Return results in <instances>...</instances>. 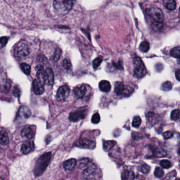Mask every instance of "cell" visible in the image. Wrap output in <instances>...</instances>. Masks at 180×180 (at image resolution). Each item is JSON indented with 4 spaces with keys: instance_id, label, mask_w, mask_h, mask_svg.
<instances>
[{
    "instance_id": "cell-39",
    "label": "cell",
    "mask_w": 180,
    "mask_h": 180,
    "mask_svg": "<svg viewBox=\"0 0 180 180\" xmlns=\"http://www.w3.org/2000/svg\"><path fill=\"white\" fill-rule=\"evenodd\" d=\"M163 136L164 137L165 139H170L173 137V134L170 131H166V132H165L164 133H163Z\"/></svg>"
},
{
    "instance_id": "cell-36",
    "label": "cell",
    "mask_w": 180,
    "mask_h": 180,
    "mask_svg": "<svg viewBox=\"0 0 180 180\" xmlns=\"http://www.w3.org/2000/svg\"><path fill=\"white\" fill-rule=\"evenodd\" d=\"M13 94L16 97H19L21 95V89L18 86H16L14 87L13 91Z\"/></svg>"
},
{
    "instance_id": "cell-29",
    "label": "cell",
    "mask_w": 180,
    "mask_h": 180,
    "mask_svg": "<svg viewBox=\"0 0 180 180\" xmlns=\"http://www.w3.org/2000/svg\"><path fill=\"white\" fill-rule=\"evenodd\" d=\"M171 118L172 120L177 121L180 118V111L179 109H175L172 111L171 114Z\"/></svg>"
},
{
    "instance_id": "cell-34",
    "label": "cell",
    "mask_w": 180,
    "mask_h": 180,
    "mask_svg": "<svg viewBox=\"0 0 180 180\" xmlns=\"http://www.w3.org/2000/svg\"><path fill=\"white\" fill-rule=\"evenodd\" d=\"M101 120V116L98 113H96L93 115L92 118V122L93 124H97L99 123Z\"/></svg>"
},
{
    "instance_id": "cell-5",
    "label": "cell",
    "mask_w": 180,
    "mask_h": 180,
    "mask_svg": "<svg viewBox=\"0 0 180 180\" xmlns=\"http://www.w3.org/2000/svg\"><path fill=\"white\" fill-rule=\"evenodd\" d=\"M146 13L151 19L156 22H162L164 21V15L162 10L157 7L146 10Z\"/></svg>"
},
{
    "instance_id": "cell-42",
    "label": "cell",
    "mask_w": 180,
    "mask_h": 180,
    "mask_svg": "<svg viewBox=\"0 0 180 180\" xmlns=\"http://www.w3.org/2000/svg\"><path fill=\"white\" fill-rule=\"evenodd\" d=\"M175 77H176V78L177 79V80L179 82L180 81V69H178L176 70L175 71Z\"/></svg>"
},
{
    "instance_id": "cell-32",
    "label": "cell",
    "mask_w": 180,
    "mask_h": 180,
    "mask_svg": "<svg viewBox=\"0 0 180 180\" xmlns=\"http://www.w3.org/2000/svg\"><path fill=\"white\" fill-rule=\"evenodd\" d=\"M62 54V51L59 48H57V49L55 51L54 54V57L53 59L54 61H57L59 60V59L61 57V55Z\"/></svg>"
},
{
    "instance_id": "cell-41",
    "label": "cell",
    "mask_w": 180,
    "mask_h": 180,
    "mask_svg": "<svg viewBox=\"0 0 180 180\" xmlns=\"http://www.w3.org/2000/svg\"><path fill=\"white\" fill-rule=\"evenodd\" d=\"M11 88V84L9 82H6L3 86V90L4 92H7Z\"/></svg>"
},
{
    "instance_id": "cell-33",
    "label": "cell",
    "mask_w": 180,
    "mask_h": 180,
    "mask_svg": "<svg viewBox=\"0 0 180 180\" xmlns=\"http://www.w3.org/2000/svg\"><path fill=\"white\" fill-rule=\"evenodd\" d=\"M160 165L164 168H169L171 166V162L167 160H163L160 162Z\"/></svg>"
},
{
    "instance_id": "cell-30",
    "label": "cell",
    "mask_w": 180,
    "mask_h": 180,
    "mask_svg": "<svg viewBox=\"0 0 180 180\" xmlns=\"http://www.w3.org/2000/svg\"><path fill=\"white\" fill-rule=\"evenodd\" d=\"M103 61V59L100 57L96 58L94 59L92 62V66L94 69H97L99 66L101 65V62Z\"/></svg>"
},
{
    "instance_id": "cell-15",
    "label": "cell",
    "mask_w": 180,
    "mask_h": 180,
    "mask_svg": "<svg viewBox=\"0 0 180 180\" xmlns=\"http://www.w3.org/2000/svg\"><path fill=\"white\" fill-rule=\"evenodd\" d=\"M35 144L33 141H27L22 144L21 147V152L23 154H28L29 153L31 152L34 149Z\"/></svg>"
},
{
    "instance_id": "cell-31",
    "label": "cell",
    "mask_w": 180,
    "mask_h": 180,
    "mask_svg": "<svg viewBox=\"0 0 180 180\" xmlns=\"http://www.w3.org/2000/svg\"><path fill=\"white\" fill-rule=\"evenodd\" d=\"M154 175L158 178H161L164 175V171L161 168L157 167L154 171Z\"/></svg>"
},
{
    "instance_id": "cell-27",
    "label": "cell",
    "mask_w": 180,
    "mask_h": 180,
    "mask_svg": "<svg viewBox=\"0 0 180 180\" xmlns=\"http://www.w3.org/2000/svg\"><path fill=\"white\" fill-rule=\"evenodd\" d=\"M172 88V84L170 82H165L162 84L161 86V89L165 92H168L171 90Z\"/></svg>"
},
{
    "instance_id": "cell-24",
    "label": "cell",
    "mask_w": 180,
    "mask_h": 180,
    "mask_svg": "<svg viewBox=\"0 0 180 180\" xmlns=\"http://www.w3.org/2000/svg\"><path fill=\"white\" fill-rule=\"evenodd\" d=\"M170 55L172 57H174L175 58L180 59V47L177 46L176 47L173 48L170 51Z\"/></svg>"
},
{
    "instance_id": "cell-6",
    "label": "cell",
    "mask_w": 180,
    "mask_h": 180,
    "mask_svg": "<svg viewBox=\"0 0 180 180\" xmlns=\"http://www.w3.org/2000/svg\"><path fill=\"white\" fill-rule=\"evenodd\" d=\"M30 53V49L28 45L25 42H21L16 46L14 50V54L18 58L26 57Z\"/></svg>"
},
{
    "instance_id": "cell-35",
    "label": "cell",
    "mask_w": 180,
    "mask_h": 180,
    "mask_svg": "<svg viewBox=\"0 0 180 180\" xmlns=\"http://www.w3.org/2000/svg\"><path fill=\"white\" fill-rule=\"evenodd\" d=\"M62 67L65 69L70 70L71 68V64L69 61L67 59H65L62 62Z\"/></svg>"
},
{
    "instance_id": "cell-22",
    "label": "cell",
    "mask_w": 180,
    "mask_h": 180,
    "mask_svg": "<svg viewBox=\"0 0 180 180\" xmlns=\"http://www.w3.org/2000/svg\"><path fill=\"white\" fill-rule=\"evenodd\" d=\"M134 173L133 171L125 170L123 172L122 175V180H134Z\"/></svg>"
},
{
    "instance_id": "cell-4",
    "label": "cell",
    "mask_w": 180,
    "mask_h": 180,
    "mask_svg": "<svg viewBox=\"0 0 180 180\" xmlns=\"http://www.w3.org/2000/svg\"><path fill=\"white\" fill-rule=\"evenodd\" d=\"M115 92L118 96L128 97L133 92V89L130 86L124 84L123 82H117L115 85Z\"/></svg>"
},
{
    "instance_id": "cell-38",
    "label": "cell",
    "mask_w": 180,
    "mask_h": 180,
    "mask_svg": "<svg viewBox=\"0 0 180 180\" xmlns=\"http://www.w3.org/2000/svg\"><path fill=\"white\" fill-rule=\"evenodd\" d=\"M9 38L6 37H2L0 38V47L3 48L6 46L7 43Z\"/></svg>"
},
{
    "instance_id": "cell-40",
    "label": "cell",
    "mask_w": 180,
    "mask_h": 180,
    "mask_svg": "<svg viewBox=\"0 0 180 180\" xmlns=\"http://www.w3.org/2000/svg\"><path fill=\"white\" fill-rule=\"evenodd\" d=\"M162 25H163L162 22H154V23L152 24V26H153V28L154 29H160L162 27Z\"/></svg>"
},
{
    "instance_id": "cell-18",
    "label": "cell",
    "mask_w": 180,
    "mask_h": 180,
    "mask_svg": "<svg viewBox=\"0 0 180 180\" xmlns=\"http://www.w3.org/2000/svg\"><path fill=\"white\" fill-rule=\"evenodd\" d=\"M99 88L101 92H107L111 89V85L110 82L107 80H101L99 83Z\"/></svg>"
},
{
    "instance_id": "cell-8",
    "label": "cell",
    "mask_w": 180,
    "mask_h": 180,
    "mask_svg": "<svg viewBox=\"0 0 180 180\" xmlns=\"http://www.w3.org/2000/svg\"><path fill=\"white\" fill-rule=\"evenodd\" d=\"M70 94V89L67 85L62 86L60 87L57 91V100L58 101H64L68 97Z\"/></svg>"
},
{
    "instance_id": "cell-19",
    "label": "cell",
    "mask_w": 180,
    "mask_h": 180,
    "mask_svg": "<svg viewBox=\"0 0 180 180\" xmlns=\"http://www.w3.org/2000/svg\"><path fill=\"white\" fill-rule=\"evenodd\" d=\"M163 5L165 7L169 10H174L177 7V3L173 0H164L163 1Z\"/></svg>"
},
{
    "instance_id": "cell-21",
    "label": "cell",
    "mask_w": 180,
    "mask_h": 180,
    "mask_svg": "<svg viewBox=\"0 0 180 180\" xmlns=\"http://www.w3.org/2000/svg\"><path fill=\"white\" fill-rule=\"evenodd\" d=\"M36 70H37V76L38 80L40 81L42 83H43L44 71H45L43 67L41 65H38L36 67Z\"/></svg>"
},
{
    "instance_id": "cell-10",
    "label": "cell",
    "mask_w": 180,
    "mask_h": 180,
    "mask_svg": "<svg viewBox=\"0 0 180 180\" xmlns=\"http://www.w3.org/2000/svg\"><path fill=\"white\" fill-rule=\"evenodd\" d=\"M87 113L86 110H77L73 111L70 114L69 119L73 122H76L84 119Z\"/></svg>"
},
{
    "instance_id": "cell-16",
    "label": "cell",
    "mask_w": 180,
    "mask_h": 180,
    "mask_svg": "<svg viewBox=\"0 0 180 180\" xmlns=\"http://www.w3.org/2000/svg\"><path fill=\"white\" fill-rule=\"evenodd\" d=\"M86 92H87V88L85 86H77L73 89L74 94L78 98H82L85 95Z\"/></svg>"
},
{
    "instance_id": "cell-23",
    "label": "cell",
    "mask_w": 180,
    "mask_h": 180,
    "mask_svg": "<svg viewBox=\"0 0 180 180\" xmlns=\"http://www.w3.org/2000/svg\"><path fill=\"white\" fill-rule=\"evenodd\" d=\"M116 144V142L114 141H106L103 143V147L105 151H108L111 150Z\"/></svg>"
},
{
    "instance_id": "cell-20",
    "label": "cell",
    "mask_w": 180,
    "mask_h": 180,
    "mask_svg": "<svg viewBox=\"0 0 180 180\" xmlns=\"http://www.w3.org/2000/svg\"><path fill=\"white\" fill-rule=\"evenodd\" d=\"M9 142V137L6 132L4 130L0 131V144L3 145H7Z\"/></svg>"
},
{
    "instance_id": "cell-9",
    "label": "cell",
    "mask_w": 180,
    "mask_h": 180,
    "mask_svg": "<svg viewBox=\"0 0 180 180\" xmlns=\"http://www.w3.org/2000/svg\"><path fill=\"white\" fill-rule=\"evenodd\" d=\"M76 146H78L82 149H95L96 143L92 140L87 139H79L76 143Z\"/></svg>"
},
{
    "instance_id": "cell-7",
    "label": "cell",
    "mask_w": 180,
    "mask_h": 180,
    "mask_svg": "<svg viewBox=\"0 0 180 180\" xmlns=\"http://www.w3.org/2000/svg\"><path fill=\"white\" fill-rule=\"evenodd\" d=\"M84 176L86 179L95 180L99 177V171L95 165H92L87 168L84 172Z\"/></svg>"
},
{
    "instance_id": "cell-14",
    "label": "cell",
    "mask_w": 180,
    "mask_h": 180,
    "mask_svg": "<svg viewBox=\"0 0 180 180\" xmlns=\"http://www.w3.org/2000/svg\"><path fill=\"white\" fill-rule=\"evenodd\" d=\"M33 89L35 94L37 95H41L44 91V86L43 83L38 79H35L33 82Z\"/></svg>"
},
{
    "instance_id": "cell-44",
    "label": "cell",
    "mask_w": 180,
    "mask_h": 180,
    "mask_svg": "<svg viewBox=\"0 0 180 180\" xmlns=\"http://www.w3.org/2000/svg\"><path fill=\"white\" fill-rule=\"evenodd\" d=\"M0 150H1V147H0Z\"/></svg>"
},
{
    "instance_id": "cell-26",
    "label": "cell",
    "mask_w": 180,
    "mask_h": 180,
    "mask_svg": "<svg viewBox=\"0 0 180 180\" xmlns=\"http://www.w3.org/2000/svg\"><path fill=\"white\" fill-rule=\"evenodd\" d=\"M21 69L23 71V72L26 75H29L31 71V67L28 64L26 63H22L20 65Z\"/></svg>"
},
{
    "instance_id": "cell-13",
    "label": "cell",
    "mask_w": 180,
    "mask_h": 180,
    "mask_svg": "<svg viewBox=\"0 0 180 180\" xmlns=\"http://www.w3.org/2000/svg\"><path fill=\"white\" fill-rule=\"evenodd\" d=\"M31 111L26 106H22L19 109L18 113V118L19 120H25L30 116Z\"/></svg>"
},
{
    "instance_id": "cell-2",
    "label": "cell",
    "mask_w": 180,
    "mask_h": 180,
    "mask_svg": "<svg viewBox=\"0 0 180 180\" xmlns=\"http://www.w3.org/2000/svg\"><path fill=\"white\" fill-rule=\"evenodd\" d=\"M73 6V2L71 1L59 0L54 1V9L56 12L60 15H65L71 9Z\"/></svg>"
},
{
    "instance_id": "cell-25",
    "label": "cell",
    "mask_w": 180,
    "mask_h": 180,
    "mask_svg": "<svg viewBox=\"0 0 180 180\" xmlns=\"http://www.w3.org/2000/svg\"><path fill=\"white\" fill-rule=\"evenodd\" d=\"M139 49L143 52H147L149 49V44L147 41H143L139 45Z\"/></svg>"
},
{
    "instance_id": "cell-17",
    "label": "cell",
    "mask_w": 180,
    "mask_h": 180,
    "mask_svg": "<svg viewBox=\"0 0 180 180\" xmlns=\"http://www.w3.org/2000/svg\"><path fill=\"white\" fill-rule=\"evenodd\" d=\"M76 163H77V161L76 159L71 158L65 162L64 164H63V167L66 170L71 171L75 167Z\"/></svg>"
},
{
    "instance_id": "cell-37",
    "label": "cell",
    "mask_w": 180,
    "mask_h": 180,
    "mask_svg": "<svg viewBox=\"0 0 180 180\" xmlns=\"http://www.w3.org/2000/svg\"><path fill=\"white\" fill-rule=\"evenodd\" d=\"M150 171L149 166L147 164H143L141 168V171L144 174L148 173Z\"/></svg>"
},
{
    "instance_id": "cell-11",
    "label": "cell",
    "mask_w": 180,
    "mask_h": 180,
    "mask_svg": "<svg viewBox=\"0 0 180 180\" xmlns=\"http://www.w3.org/2000/svg\"><path fill=\"white\" fill-rule=\"evenodd\" d=\"M54 82V73L50 68L45 70L43 83L48 86L52 85Z\"/></svg>"
},
{
    "instance_id": "cell-43",
    "label": "cell",
    "mask_w": 180,
    "mask_h": 180,
    "mask_svg": "<svg viewBox=\"0 0 180 180\" xmlns=\"http://www.w3.org/2000/svg\"><path fill=\"white\" fill-rule=\"evenodd\" d=\"M0 180H4L3 178H2V177H0Z\"/></svg>"
},
{
    "instance_id": "cell-28",
    "label": "cell",
    "mask_w": 180,
    "mask_h": 180,
    "mask_svg": "<svg viewBox=\"0 0 180 180\" xmlns=\"http://www.w3.org/2000/svg\"><path fill=\"white\" fill-rule=\"evenodd\" d=\"M142 123V120L139 116H136L134 117L133 122H132V126L134 127L137 128L140 126L141 124Z\"/></svg>"
},
{
    "instance_id": "cell-3",
    "label": "cell",
    "mask_w": 180,
    "mask_h": 180,
    "mask_svg": "<svg viewBox=\"0 0 180 180\" xmlns=\"http://www.w3.org/2000/svg\"><path fill=\"white\" fill-rule=\"evenodd\" d=\"M134 75L137 78H142L146 74V69L141 58L139 57H135L133 59Z\"/></svg>"
},
{
    "instance_id": "cell-12",
    "label": "cell",
    "mask_w": 180,
    "mask_h": 180,
    "mask_svg": "<svg viewBox=\"0 0 180 180\" xmlns=\"http://www.w3.org/2000/svg\"><path fill=\"white\" fill-rule=\"evenodd\" d=\"M35 135V126L27 125L24 127L21 132V135L23 137L28 139H32Z\"/></svg>"
},
{
    "instance_id": "cell-1",
    "label": "cell",
    "mask_w": 180,
    "mask_h": 180,
    "mask_svg": "<svg viewBox=\"0 0 180 180\" xmlns=\"http://www.w3.org/2000/svg\"><path fill=\"white\" fill-rule=\"evenodd\" d=\"M51 156L52 154L51 152H47L38 158L33 170L34 174L36 177L41 176L43 173L50 162Z\"/></svg>"
}]
</instances>
